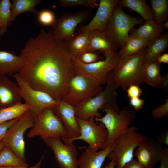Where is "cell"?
Listing matches in <instances>:
<instances>
[{
	"instance_id": "cell-1",
	"label": "cell",
	"mask_w": 168,
	"mask_h": 168,
	"mask_svg": "<svg viewBox=\"0 0 168 168\" xmlns=\"http://www.w3.org/2000/svg\"><path fill=\"white\" fill-rule=\"evenodd\" d=\"M22 60L19 76L32 88L63 100L68 82L75 73L74 57L62 42L54 39L52 30H41L29 38L19 55Z\"/></svg>"
},
{
	"instance_id": "cell-2",
	"label": "cell",
	"mask_w": 168,
	"mask_h": 168,
	"mask_svg": "<svg viewBox=\"0 0 168 168\" xmlns=\"http://www.w3.org/2000/svg\"><path fill=\"white\" fill-rule=\"evenodd\" d=\"M105 89L97 95L86 100L74 107L77 118L88 120L91 118H99L102 115L99 111L105 104H110L115 110L119 113L120 109L117 102L118 87L113 81L112 72L107 75Z\"/></svg>"
},
{
	"instance_id": "cell-3",
	"label": "cell",
	"mask_w": 168,
	"mask_h": 168,
	"mask_svg": "<svg viewBox=\"0 0 168 168\" xmlns=\"http://www.w3.org/2000/svg\"><path fill=\"white\" fill-rule=\"evenodd\" d=\"M144 48L138 53L119 60L112 72L113 81L118 88L126 90L132 85L140 86L143 82L142 75Z\"/></svg>"
},
{
	"instance_id": "cell-4",
	"label": "cell",
	"mask_w": 168,
	"mask_h": 168,
	"mask_svg": "<svg viewBox=\"0 0 168 168\" xmlns=\"http://www.w3.org/2000/svg\"><path fill=\"white\" fill-rule=\"evenodd\" d=\"M101 109L105 114L99 118H95V121L104 124L108 134L105 148L112 145L116 138L125 133L130 128L135 118L132 109L124 107L117 112L110 104H105Z\"/></svg>"
},
{
	"instance_id": "cell-5",
	"label": "cell",
	"mask_w": 168,
	"mask_h": 168,
	"mask_svg": "<svg viewBox=\"0 0 168 168\" xmlns=\"http://www.w3.org/2000/svg\"><path fill=\"white\" fill-rule=\"evenodd\" d=\"M142 17L133 16L125 12L119 4L114 7L104 33L117 48H122L129 33L144 21Z\"/></svg>"
},
{
	"instance_id": "cell-6",
	"label": "cell",
	"mask_w": 168,
	"mask_h": 168,
	"mask_svg": "<svg viewBox=\"0 0 168 168\" xmlns=\"http://www.w3.org/2000/svg\"><path fill=\"white\" fill-rule=\"evenodd\" d=\"M103 90L102 86L87 76L75 73L68 81L63 100L74 107L95 96Z\"/></svg>"
},
{
	"instance_id": "cell-7",
	"label": "cell",
	"mask_w": 168,
	"mask_h": 168,
	"mask_svg": "<svg viewBox=\"0 0 168 168\" xmlns=\"http://www.w3.org/2000/svg\"><path fill=\"white\" fill-rule=\"evenodd\" d=\"M137 130L136 126H130L114 141L108 157L114 161L115 168H122L133 159L134 150L145 136Z\"/></svg>"
},
{
	"instance_id": "cell-8",
	"label": "cell",
	"mask_w": 168,
	"mask_h": 168,
	"mask_svg": "<svg viewBox=\"0 0 168 168\" xmlns=\"http://www.w3.org/2000/svg\"><path fill=\"white\" fill-rule=\"evenodd\" d=\"M39 136L41 138H55L62 139L69 138L67 129L52 108L44 109L35 117L34 124L28 133V138Z\"/></svg>"
},
{
	"instance_id": "cell-9",
	"label": "cell",
	"mask_w": 168,
	"mask_h": 168,
	"mask_svg": "<svg viewBox=\"0 0 168 168\" xmlns=\"http://www.w3.org/2000/svg\"><path fill=\"white\" fill-rule=\"evenodd\" d=\"M104 53L105 59L90 64L84 63L77 57H74L75 73L87 76L101 86L106 84L108 73L117 66L119 58L117 52Z\"/></svg>"
},
{
	"instance_id": "cell-10",
	"label": "cell",
	"mask_w": 168,
	"mask_h": 168,
	"mask_svg": "<svg viewBox=\"0 0 168 168\" xmlns=\"http://www.w3.org/2000/svg\"><path fill=\"white\" fill-rule=\"evenodd\" d=\"M12 75L17 83L22 99L29 108V111L34 117L45 109L52 108L58 102L48 93L33 88L18 73Z\"/></svg>"
},
{
	"instance_id": "cell-11",
	"label": "cell",
	"mask_w": 168,
	"mask_h": 168,
	"mask_svg": "<svg viewBox=\"0 0 168 168\" xmlns=\"http://www.w3.org/2000/svg\"><path fill=\"white\" fill-rule=\"evenodd\" d=\"M79 124L80 134L73 138H63L61 139L66 144L73 143L77 140H82L87 143L88 148L97 151L99 149L105 148L108 134L104 125L101 123L96 124L94 118H91L88 120H84L77 118Z\"/></svg>"
},
{
	"instance_id": "cell-12",
	"label": "cell",
	"mask_w": 168,
	"mask_h": 168,
	"mask_svg": "<svg viewBox=\"0 0 168 168\" xmlns=\"http://www.w3.org/2000/svg\"><path fill=\"white\" fill-rule=\"evenodd\" d=\"M35 117L28 111L8 130L1 142L10 147L21 159L26 161L24 135L34 124Z\"/></svg>"
},
{
	"instance_id": "cell-13",
	"label": "cell",
	"mask_w": 168,
	"mask_h": 168,
	"mask_svg": "<svg viewBox=\"0 0 168 168\" xmlns=\"http://www.w3.org/2000/svg\"><path fill=\"white\" fill-rule=\"evenodd\" d=\"M91 10L85 9L74 13H67L56 19L51 26L53 37L56 41H68L75 34L77 27L86 21L89 16Z\"/></svg>"
},
{
	"instance_id": "cell-14",
	"label": "cell",
	"mask_w": 168,
	"mask_h": 168,
	"mask_svg": "<svg viewBox=\"0 0 168 168\" xmlns=\"http://www.w3.org/2000/svg\"><path fill=\"white\" fill-rule=\"evenodd\" d=\"M53 152L59 168H78V151L73 143L66 144L60 138H41Z\"/></svg>"
},
{
	"instance_id": "cell-15",
	"label": "cell",
	"mask_w": 168,
	"mask_h": 168,
	"mask_svg": "<svg viewBox=\"0 0 168 168\" xmlns=\"http://www.w3.org/2000/svg\"><path fill=\"white\" fill-rule=\"evenodd\" d=\"M163 150L159 142L145 136L137 147L134 155L144 168H153L159 162Z\"/></svg>"
},
{
	"instance_id": "cell-16",
	"label": "cell",
	"mask_w": 168,
	"mask_h": 168,
	"mask_svg": "<svg viewBox=\"0 0 168 168\" xmlns=\"http://www.w3.org/2000/svg\"><path fill=\"white\" fill-rule=\"evenodd\" d=\"M119 0H100L96 12L91 20L86 25L80 26L79 32L98 30L104 32L115 7Z\"/></svg>"
},
{
	"instance_id": "cell-17",
	"label": "cell",
	"mask_w": 168,
	"mask_h": 168,
	"mask_svg": "<svg viewBox=\"0 0 168 168\" xmlns=\"http://www.w3.org/2000/svg\"><path fill=\"white\" fill-rule=\"evenodd\" d=\"M52 109L66 128L69 136L68 138L73 139L79 136L80 130L74 107L62 100L59 101Z\"/></svg>"
},
{
	"instance_id": "cell-18",
	"label": "cell",
	"mask_w": 168,
	"mask_h": 168,
	"mask_svg": "<svg viewBox=\"0 0 168 168\" xmlns=\"http://www.w3.org/2000/svg\"><path fill=\"white\" fill-rule=\"evenodd\" d=\"M17 83L5 75L0 76V110L22 102Z\"/></svg>"
},
{
	"instance_id": "cell-19",
	"label": "cell",
	"mask_w": 168,
	"mask_h": 168,
	"mask_svg": "<svg viewBox=\"0 0 168 168\" xmlns=\"http://www.w3.org/2000/svg\"><path fill=\"white\" fill-rule=\"evenodd\" d=\"M160 68L161 63L157 60L143 63L142 82L151 86L167 90L168 89V74L165 76L161 75Z\"/></svg>"
},
{
	"instance_id": "cell-20",
	"label": "cell",
	"mask_w": 168,
	"mask_h": 168,
	"mask_svg": "<svg viewBox=\"0 0 168 168\" xmlns=\"http://www.w3.org/2000/svg\"><path fill=\"white\" fill-rule=\"evenodd\" d=\"M112 148L113 145L99 151L86 148L78 159V168H102Z\"/></svg>"
},
{
	"instance_id": "cell-21",
	"label": "cell",
	"mask_w": 168,
	"mask_h": 168,
	"mask_svg": "<svg viewBox=\"0 0 168 168\" xmlns=\"http://www.w3.org/2000/svg\"><path fill=\"white\" fill-rule=\"evenodd\" d=\"M89 40L87 51L97 53L117 52L118 48L108 39L104 32L98 30L91 31Z\"/></svg>"
},
{
	"instance_id": "cell-22",
	"label": "cell",
	"mask_w": 168,
	"mask_h": 168,
	"mask_svg": "<svg viewBox=\"0 0 168 168\" xmlns=\"http://www.w3.org/2000/svg\"><path fill=\"white\" fill-rule=\"evenodd\" d=\"M22 64V60L20 55L11 52L0 51V76L18 73Z\"/></svg>"
},
{
	"instance_id": "cell-23",
	"label": "cell",
	"mask_w": 168,
	"mask_h": 168,
	"mask_svg": "<svg viewBox=\"0 0 168 168\" xmlns=\"http://www.w3.org/2000/svg\"><path fill=\"white\" fill-rule=\"evenodd\" d=\"M146 49L143 63L157 60L161 53L168 47V32L149 41Z\"/></svg>"
},
{
	"instance_id": "cell-24",
	"label": "cell",
	"mask_w": 168,
	"mask_h": 168,
	"mask_svg": "<svg viewBox=\"0 0 168 168\" xmlns=\"http://www.w3.org/2000/svg\"><path fill=\"white\" fill-rule=\"evenodd\" d=\"M165 28L162 25L157 24L153 19L146 21L138 28L132 29L130 35L149 41L162 34Z\"/></svg>"
},
{
	"instance_id": "cell-25",
	"label": "cell",
	"mask_w": 168,
	"mask_h": 168,
	"mask_svg": "<svg viewBox=\"0 0 168 168\" xmlns=\"http://www.w3.org/2000/svg\"><path fill=\"white\" fill-rule=\"evenodd\" d=\"M89 32H79L67 41L66 49L74 57L87 51L89 45Z\"/></svg>"
},
{
	"instance_id": "cell-26",
	"label": "cell",
	"mask_w": 168,
	"mask_h": 168,
	"mask_svg": "<svg viewBox=\"0 0 168 168\" xmlns=\"http://www.w3.org/2000/svg\"><path fill=\"white\" fill-rule=\"evenodd\" d=\"M149 41L129 34L124 46L118 52L119 60L141 51L147 47Z\"/></svg>"
},
{
	"instance_id": "cell-27",
	"label": "cell",
	"mask_w": 168,
	"mask_h": 168,
	"mask_svg": "<svg viewBox=\"0 0 168 168\" xmlns=\"http://www.w3.org/2000/svg\"><path fill=\"white\" fill-rule=\"evenodd\" d=\"M119 4L122 7L137 13L146 21L154 20L151 7L145 0H121Z\"/></svg>"
},
{
	"instance_id": "cell-28",
	"label": "cell",
	"mask_w": 168,
	"mask_h": 168,
	"mask_svg": "<svg viewBox=\"0 0 168 168\" xmlns=\"http://www.w3.org/2000/svg\"><path fill=\"white\" fill-rule=\"evenodd\" d=\"M41 2L40 0H12L11 7V21L24 12H30L37 15L39 11L35 9V7Z\"/></svg>"
},
{
	"instance_id": "cell-29",
	"label": "cell",
	"mask_w": 168,
	"mask_h": 168,
	"mask_svg": "<svg viewBox=\"0 0 168 168\" xmlns=\"http://www.w3.org/2000/svg\"><path fill=\"white\" fill-rule=\"evenodd\" d=\"M29 111V106L25 103L22 102L1 109L0 124L14 119L20 118Z\"/></svg>"
},
{
	"instance_id": "cell-30",
	"label": "cell",
	"mask_w": 168,
	"mask_h": 168,
	"mask_svg": "<svg viewBox=\"0 0 168 168\" xmlns=\"http://www.w3.org/2000/svg\"><path fill=\"white\" fill-rule=\"evenodd\" d=\"M29 165L5 145L0 151V166L27 167Z\"/></svg>"
},
{
	"instance_id": "cell-31",
	"label": "cell",
	"mask_w": 168,
	"mask_h": 168,
	"mask_svg": "<svg viewBox=\"0 0 168 168\" xmlns=\"http://www.w3.org/2000/svg\"><path fill=\"white\" fill-rule=\"evenodd\" d=\"M154 20L158 25L168 21V0H150Z\"/></svg>"
},
{
	"instance_id": "cell-32",
	"label": "cell",
	"mask_w": 168,
	"mask_h": 168,
	"mask_svg": "<svg viewBox=\"0 0 168 168\" xmlns=\"http://www.w3.org/2000/svg\"><path fill=\"white\" fill-rule=\"evenodd\" d=\"M11 7L9 0L0 1V36L5 33L11 21Z\"/></svg>"
},
{
	"instance_id": "cell-33",
	"label": "cell",
	"mask_w": 168,
	"mask_h": 168,
	"mask_svg": "<svg viewBox=\"0 0 168 168\" xmlns=\"http://www.w3.org/2000/svg\"><path fill=\"white\" fill-rule=\"evenodd\" d=\"M37 15L38 21L44 26H52L56 20L54 12L48 9H44L39 11Z\"/></svg>"
},
{
	"instance_id": "cell-34",
	"label": "cell",
	"mask_w": 168,
	"mask_h": 168,
	"mask_svg": "<svg viewBox=\"0 0 168 168\" xmlns=\"http://www.w3.org/2000/svg\"><path fill=\"white\" fill-rule=\"evenodd\" d=\"M97 1V0H60L59 3L61 7H63L75 6L94 7Z\"/></svg>"
},
{
	"instance_id": "cell-35",
	"label": "cell",
	"mask_w": 168,
	"mask_h": 168,
	"mask_svg": "<svg viewBox=\"0 0 168 168\" xmlns=\"http://www.w3.org/2000/svg\"><path fill=\"white\" fill-rule=\"evenodd\" d=\"M81 61L85 64L91 63L102 60L98 53L86 51L77 56Z\"/></svg>"
},
{
	"instance_id": "cell-36",
	"label": "cell",
	"mask_w": 168,
	"mask_h": 168,
	"mask_svg": "<svg viewBox=\"0 0 168 168\" xmlns=\"http://www.w3.org/2000/svg\"><path fill=\"white\" fill-rule=\"evenodd\" d=\"M165 102L154 108L152 111V115L154 118L160 119L168 115V97L167 96Z\"/></svg>"
},
{
	"instance_id": "cell-37",
	"label": "cell",
	"mask_w": 168,
	"mask_h": 168,
	"mask_svg": "<svg viewBox=\"0 0 168 168\" xmlns=\"http://www.w3.org/2000/svg\"><path fill=\"white\" fill-rule=\"evenodd\" d=\"M128 96L130 98L139 97L142 93V90L140 86L132 85L126 89Z\"/></svg>"
},
{
	"instance_id": "cell-38",
	"label": "cell",
	"mask_w": 168,
	"mask_h": 168,
	"mask_svg": "<svg viewBox=\"0 0 168 168\" xmlns=\"http://www.w3.org/2000/svg\"><path fill=\"white\" fill-rule=\"evenodd\" d=\"M20 118L14 119L0 124V142L2 141L8 130Z\"/></svg>"
},
{
	"instance_id": "cell-39",
	"label": "cell",
	"mask_w": 168,
	"mask_h": 168,
	"mask_svg": "<svg viewBox=\"0 0 168 168\" xmlns=\"http://www.w3.org/2000/svg\"><path fill=\"white\" fill-rule=\"evenodd\" d=\"M144 100L139 97L130 98V104L134 110L138 111L141 109L144 104Z\"/></svg>"
},
{
	"instance_id": "cell-40",
	"label": "cell",
	"mask_w": 168,
	"mask_h": 168,
	"mask_svg": "<svg viewBox=\"0 0 168 168\" xmlns=\"http://www.w3.org/2000/svg\"><path fill=\"white\" fill-rule=\"evenodd\" d=\"M160 166L158 168H168V149L163 148L162 155L160 161Z\"/></svg>"
},
{
	"instance_id": "cell-41",
	"label": "cell",
	"mask_w": 168,
	"mask_h": 168,
	"mask_svg": "<svg viewBox=\"0 0 168 168\" xmlns=\"http://www.w3.org/2000/svg\"><path fill=\"white\" fill-rule=\"evenodd\" d=\"M122 168H144L138 161L133 159Z\"/></svg>"
},
{
	"instance_id": "cell-42",
	"label": "cell",
	"mask_w": 168,
	"mask_h": 168,
	"mask_svg": "<svg viewBox=\"0 0 168 168\" xmlns=\"http://www.w3.org/2000/svg\"><path fill=\"white\" fill-rule=\"evenodd\" d=\"M44 156V154L42 156L40 161L35 165L30 167H19L15 166H0V168H40L42 161Z\"/></svg>"
},
{
	"instance_id": "cell-43",
	"label": "cell",
	"mask_w": 168,
	"mask_h": 168,
	"mask_svg": "<svg viewBox=\"0 0 168 168\" xmlns=\"http://www.w3.org/2000/svg\"><path fill=\"white\" fill-rule=\"evenodd\" d=\"M161 143H163L166 146L168 145V130L163 133L161 136L159 142Z\"/></svg>"
},
{
	"instance_id": "cell-44",
	"label": "cell",
	"mask_w": 168,
	"mask_h": 168,
	"mask_svg": "<svg viewBox=\"0 0 168 168\" xmlns=\"http://www.w3.org/2000/svg\"><path fill=\"white\" fill-rule=\"evenodd\" d=\"M157 61L160 63H168V54L166 53L161 55L157 58Z\"/></svg>"
},
{
	"instance_id": "cell-45",
	"label": "cell",
	"mask_w": 168,
	"mask_h": 168,
	"mask_svg": "<svg viewBox=\"0 0 168 168\" xmlns=\"http://www.w3.org/2000/svg\"><path fill=\"white\" fill-rule=\"evenodd\" d=\"M115 164L114 161L111 159L110 161L103 168H115Z\"/></svg>"
},
{
	"instance_id": "cell-46",
	"label": "cell",
	"mask_w": 168,
	"mask_h": 168,
	"mask_svg": "<svg viewBox=\"0 0 168 168\" xmlns=\"http://www.w3.org/2000/svg\"><path fill=\"white\" fill-rule=\"evenodd\" d=\"M163 26L165 28H168V21H166L163 23L162 24Z\"/></svg>"
},
{
	"instance_id": "cell-47",
	"label": "cell",
	"mask_w": 168,
	"mask_h": 168,
	"mask_svg": "<svg viewBox=\"0 0 168 168\" xmlns=\"http://www.w3.org/2000/svg\"><path fill=\"white\" fill-rule=\"evenodd\" d=\"M5 145L2 142H0V151L4 147Z\"/></svg>"
},
{
	"instance_id": "cell-48",
	"label": "cell",
	"mask_w": 168,
	"mask_h": 168,
	"mask_svg": "<svg viewBox=\"0 0 168 168\" xmlns=\"http://www.w3.org/2000/svg\"></svg>"
}]
</instances>
